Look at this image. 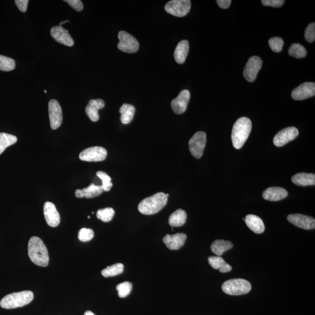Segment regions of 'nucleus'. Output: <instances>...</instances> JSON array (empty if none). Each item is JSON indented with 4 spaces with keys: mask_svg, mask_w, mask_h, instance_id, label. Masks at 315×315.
<instances>
[{
    "mask_svg": "<svg viewBox=\"0 0 315 315\" xmlns=\"http://www.w3.org/2000/svg\"><path fill=\"white\" fill-rule=\"evenodd\" d=\"M28 255L34 264L47 267L49 262L47 249L39 237L30 238L28 243Z\"/></svg>",
    "mask_w": 315,
    "mask_h": 315,
    "instance_id": "1",
    "label": "nucleus"
},
{
    "mask_svg": "<svg viewBox=\"0 0 315 315\" xmlns=\"http://www.w3.org/2000/svg\"><path fill=\"white\" fill-rule=\"evenodd\" d=\"M168 194L160 192L142 200L138 204L139 212L144 215H152L163 209L168 202Z\"/></svg>",
    "mask_w": 315,
    "mask_h": 315,
    "instance_id": "2",
    "label": "nucleus"
},
{
    "mask_svg": "<svg viewBox=\"0 0 315 315\" xmlns=\"http://www.w3.org/2000/svg\"><path fill=\"white\" fill-rule=\"evenodd\" d=\"M252 130V122L247 117L238 119L234 124L231 138L235 148L240 149L247 140Z\"/></svg>",
    "mask_w": 315,
    "mask_h": 315,
    "instance_id": "3",
    "label": "nucleus"
},
{
    "mask_svg": "<svg viewBox=\"0 0 315 315\" xmlns=\"http://www.w3.org/2000/svg\"><path fill=\"white\" fill-rule=\"evenodd\" d=\"M33 297V293L30 291L9 294L0 301V306L7 310L22 307L32 302Z\"/></svg>",
    "mask_w": 315,
    "mask_h": 315,
    "instance_id": "4",
    "label": "nucleus"
},
{
    "mask_svg": "<svg viewBox=\"0 0 315 315\" xmlns=\"http://www.w3.org/2000/svg\"><path fill=\"white\" fill-rule=\"evenodd\" d=\"M222 289L228 295L241 296L250 292L252 286L251 283L245 279H231L223 284Z\"/></svg>",
    "mask_w": 315,
    "mask_h": 315,
    "instance_id": "5",
    "label": "nucleus"
},
{
    "mask_svg": "<svg viewBox=\"0 0 315 315\" xmlns=\"http://www.w3.org/2000/svg\"><path fill=\"white\" fill-rule=\"evenodd\" d=\"M191 8V1L189 0H172L165 6V11L170 14L177 16H186Z\"/></svg>",
    "mask_w": 315,
    "mask_h": 315,
    "instance_id": "6",
    "label": "nucleus"
},
{
    "mask_svg": "<svg viewBox=\"0 0 315 315\" xmlns=\"http://www.w3.org/2000/svg\"><path fill=\"white\" fill-rule=\"evenodd\" d=\"M119 43L117 45L119 49L125 53H134L139 48V43L134 36L125 32L120 31L118 33Z\"/></svg>",
    "mask_w": 315,
    "mask_h": 315,
    "instance_id": "7",
    "label": "nucleus"
},
{
    "mask_svg": "<svg viewBox=\"0 0 315 315\" xmlns=\"http://www.w3.org/2000/svg\"><path fill=\"white\" fill-rule=\"evenodd\" d=\"M206 144V133L199 131L194 134L189 141V150L192 155L196 159L202 158Z\"/></svg>",
    "mask_w": 315,
    "mask_h": 315,
    "instance_id": "8",
    "label": "nucleus"
},
{
    "mask_svg": "<svg viewBox=\"0 0 315 315\" xmlns=\"http://www.w3.org/2000/svg\"><path fill=\"white\" fill-rule=\"evenodd\" d=\"M107 151L102 147H92L85 149L79 154V158L81 161L86 162H99L105 160Z\"/></svg>",
    "mask_w": 315,
    "mask_h": 315,
    "instance_id": "9",
    "label": "nucleus"
},
{
    "mask_svg": "<svg viewBox=\"0 0 315 315\" xmlns=\"http://www.w3.org/2000/svg\"><path fill=\"white\" fill-rule=\"evenodd\" d=\"M48 115L51 129H57L63 122V112L59 103L56 100L51 99L48 103Z\"/></svg>",
    "mask_w": 315,
    "mask_h": 315,
    "instance_id": "10",
    "label": "nucleus"
},
{
    "mask_svg": "<svg viewBox=\"0 0 315 315\" xmlns=\"http://www.w3.org/2000/svg\"><path fill=\"white\" fill-rule=\"evenodd\" d=\"M262 61L258 56H252L249 58L247 64H246L244 70V75L247 80L249 82H254L259 71L262 68Z\"/></svg>",
    "mask_w": 315,
    "mask_h": 315,
    "instance_id": "11",
    "label": "nucleus"
},
{
    "mask_svg": "<svg viewBox=\"0 0 315 315\" xmlns=\"http://www.w3.org/2000/svg\"><path fill=\"white\" fill-rule=\"evenodd\" d=\"M299 134V130L296 127H287L276 135L273 139V143L276 147H281L295 139Z\"/></svg>",
    "mask_w": 315,
    "mask_h": 315,
    "instance_id": "12",
    "label": "nucleus"
},
{
    "mask_svg": "<svg viewBox=\"0 0 315 315\" xmlns=\"http://www.w3.org/2000/svg\"><path fill=\"white\" fill-rule=\"evenodd\" d=\"M287 220L290 223L302 229L310 230H314L315 228V220L314 218L304 214H290L287 217Z\"/></svg>",
    "mask_w": 315,
    "mask_h": 315,
    "instance_id": "13",
    "label": "nucleus"
},
{
    "mask_svg": "<svg viewBox=\"0 0 315 315\" xmlns=\"http://www.w3.org/2000/svg\"><path fill=\"white\" fill-rule=\"evenodd\" d=\"M315 95L314 82H306L294 89L292 93V98L296 100H302L311 98Z\"/></svg>",
    "mask_w": 315,
    "mask_h": 315,
    "instance_id": "14",
    "label": "nucleus"
},
{
    "mask_svg": "<svg viewBox=\"0 0 315 315\" xmlns=\"http://www.w3.org/2000/svg\"><path fill=\"white\" fill-rule=\"evenodd\" d=\"M50 34L55 40L65 46L71 47L74 44V40L69 34L68 31L63 27L56 26L52 27Z\"/></svg>",
    "mask_w": 315,
    "mask_h": 315,
    "instance_id": "15",
    "label": "nucleus"
},
{
    "mask_svg": "<svg viewBox=\"0 0 315 315\" xmlns=\"http://www.w3.org/2000/svg\"><path fill=\"white\" fill-rule=\"evenodd\" d=\"M190 98L188 90H183L176 98L172 100L171 107L174 113L181 115L186 111Z\"/></svg>",
    "mask_w": 315,
    "mask_h": 315,
    "instance_id": "16",
    "label": "nucleus"
},
{
    "mask_svg": "<svg viewBox=\"0 0 315 315\" xmlns=\"http://www.w3.org/2000/svg\"><path fill=\"white\" fill-rule=\"evenodd\" d=\"M43 211L45 220L48 226L57 227L60 222V217L54 204L49 202L45 203Z\"/></svg>",
    "mask_w": 315,
    "mask_h": 315,
    "instance_id": "17",
    "label": "nucleus"
},
{
    "mask_svg": "<svg viewBox=\"0 0 315 315\" xmlns=\"http://www.w3.org/2000/svg\"><path fill=\"white\" fill-rule=\"evenodd\" d=\"M187 235L183 233L175 235H167L163 238L164 244L171 250H178L184 245Z\"/></svg>",
    "mask_w": 315,
    "mask_h": 315,
    "instance_id": "18",
    "label": "nucleus"
},
{
    "mask_svg": "<svg viewBox=\"0 0 315 315\" xmlns=\"http://www.w3.org/2000/svg\"><path fill=\"white\" fill-rule=\"evenodd\" d=\"M105 102L102 99H92L90 100L85 108V112L92 122H97L99 119L98 110L104 108Z\"/></svg>",
    "mask_w": 315,
    "mask_h": 315,
    "instance_id": "19",
    "label": "nucleus"
},
{
    "mask_svg": "<svg viewBox=\"0 0 315 315\" xmlns=\"http://www.w3.org/2000/svg\"><path fill=\"white\" fill-rule=\"evenodd\" d=\"M289 195L288 192L285 189L280 187H272L265 190L263 193V197L271 202H278L286 198Z\"/></svg>",
    "mask_w": 315,
    "mask_h": 315,
    "instance_id": "20",
    "label": "nucleus"
},
{
    "mask_svg": "<svg viewBox=\"0 0 315 315\" xmlns=\"http://www.w3.org/2000/svg\"><path fill=\"white\" fill-rule=\"evenodd\" d=\"M103 192V190L101 186L95 185L92 183L88 188L76 190L75 195L77 198L85 197L86 199H92L99 196Z\"/></svg>",
    "mask_w": 315,
    "mask_h": 315,
    "instance_id": "21",
    "label": "nucleus"
},
{
    "mask_svg": "<svg viewBox=\"0 0 315 315\" xmlns=\"http://www.w3.org/2000/svg\"><path fill=\"white\" fill-rule=\"evenodd\" d=\"M247 226L256 234H262L265 230L264 221L257 216L249 214L245 218Z\"/></svg>",
    "mask_w": 315,
    "mask_h": 315,
    "instance_id": "22",
    "label": "nucleus"
},
{
    "mask_svg": "<svg viewBox=\"0 0 315 315\" xmlns=\"http://www.w3.org/2000/svg\"><path fill=\"white\" fill-rule=\"evenodd\" d=\"M189 50L188 41L183 40L178 43L174 52V58L176 63L182 64L185 63Z\"/></svg>",
    "mask_w": 315,
    "mask_h": 315,
    "instance_id": "23",
    "label": "nucleus"
},
{
    "mask_svg": "<svg viewBox=\"0 0 315 315\" xmlns=\"http://www.w3.org/2000/svg\"><path fill=\"white\" fill-rule=\"evenodd\" d=\"M292 181L294 184L299 186H314L315 175L308 173H299L293 176Z\"/></svg>",
    "mask_w": 315,
    "mask_h": 315,
    "instance_id": "24",
    "label": "nucleus"
},
{
    "mask_svg": "<svg viewBox=\"0 0 315 315\" xmlns=\"http://www.w3.org/2000/svg\"><path fill=\"white\" fill-rule=\"evenodd\" d=\"M209 262L212 267L216 270H220L221 273H226L231 271L232 267L221 256H210L209 258Z\"/></svg>",
    "mask_w": 315,
    "mask_h": 315,
    "instance_id": "25",
    "label": "nucleus"
},
{
    "mask_svg": "<svg viewBox=\"0 0 315 315\" xmlns=\"http://www.w3.org/2000/svg\"><path fill=\"white\" fill-rule=\"evenodd\" d=\"M136 108L132 105L124 103L119 109L121 122L124 124L130 123L133 119Z\"/></svg>",
    "mask_w": 315,
    "mask_h": 315,
    "instance_id": "26",
    "label": "nucleus"
},
{
    "mask_svg": "<svg viewBox=\"0 0 315 315\" xmlns=\"http://www.w3.org/2000/svg\"><path fill=\"white\" fill-rule=\"evenodd\" d=\"M187 220V214L185 211L178 209L173 213L169 219V224L173 227H179L183 226Z\"/></svg>",
    "mask_w": 315,
    "mask_h": 315,
    "instance_id": "27",
    "label": "nucleus"
},
{
    "mask_svg": "<svg viewBox=\"0 0 315 315\" xmlns=\"http://www.w3.org/2000/svg\"><path fill=\"white\" fill-rule=\"evenodd\" d=\"M233 248V244L231 242L224 240H216L211 246L212 252L219 256Z\"/></svg>",
    "mask_w": 315,
    "mask_h": 315,
    "instance_id": "28",
    "label": "nucleus"
},
{
    "mask_svg": "<svg viewBox=\"0 0 315 315\" xmlns=\"http://www.w3.org/2000/svg\"><path fill=\"white\" fill-rule=\"evenodd\" d=\"M18 139L13 135L5 133H0V155L5 149L16 143Z\"/></svg>",
    "mask_w": 315,
    "mask_h": 315,
    "instance_id": "29",
    "label": "nucleus"
},
{
    "mask_svg": "<svg viewBox=\"0 0 315 315\" xmlns=\"http://www.w3.org/2000/svg\"><path fill=\"white\" fill-rule=\"evenodd\" d=\"M123 271V265L122 264H116L108 266V268L103 269L101 272V274L103 277H105V278H109V277H113L122 274Z\"/></svg>",
    "mask_w": 315,
    "mask_h": 315,
    "instance_id": "30",
    "label": "nucleus"
},
{
    "mask_svg": "<svg viewBox=\"0 0 315 315\" xmlns=\"http://www.w3.org/2000/svg\"><path fill=\"white\" fill-rule=\"evenodd\" d=\"M289 53L291 56L297 58H302L307 56V51L303 45L294 43L290 47Z\"/></svg>",
    "mask_w": 315,
    "mask_h": 315,
    "instance_id": "31",
    "label": "nucleus"
},
{
    "mask_svg": "<svg viewBox=\"0 0 315 315\" xmlns=\"http://www.w3.org/2000/svg\"><path fill=\"white\" fill-rule=\"evenodd\" d=\"M115 214V210L112 208H105L99 210L96 213V217L103 222L108 223L112 220Z\"/></svg>",
    "mask_w": 315,
    "mask_h": 315,
    "instance_id": "32",
    "label": "nucleus"
},
{
    "mask_svg": "<svg viewBox=\"0 0 315 315\" xmlns=\"http://www.w3.org/2000/svg\"><path fill=\"white\" fill-rule=\"evenodd\" d=\"M15 68V61L11 58L0 55V70L11 71Z\"/></svg>",
    "mask_w": 315,
    "mask_h": 315,
    "instance_id": "33",
    "label": "nucleus"
},
{
    "mask_svg": "<svg viewBox=\"0 0 315 315\" xmlns=\"http://www.w3.org/2000/svg\"><path fill=\"white\" fill-rule=\"evenodd\" d=\"M96 175L102 182V188L103 192H109L113 186L112 179L106 173L102 171L96 172Z\"/></svg>",
    "mask_w": 315,
    "mask_h": 315,
    "instance_id": "34",
    "label": "nucleus"
},
{
    "mask_svg": "<svg viewBox=\"0 0 315 315\" xmlns=\"http://www.w3.org/2000/svg\"><path fill=\"white\" fill-rule=\"evenodd\" d=\"M132 288V284L129 282L120 283L116 287V290L118 292V296L120 298H125L129 296Z\"/></svg>",
    "mask_w": 315,
    "mask_h": 315,
    "instance_id": "35",
    "label": "nucleus"
},
{
    "mask_svg": "<svg viewBox=\"0 0 315 315\" xmlns=\"http://www.w3.org/2000/svg\"><path fill=\"white\" fill-rule=\"evenodd\" d=\"M269 44L273 51L279 53L283 49L284 40L281 37H274L269 40Z\"/></svg>",
    "mask_w": 315,
    "mask_h": 315,
    "instance_id": "36",
    "label": "nucleus"
},
{
    "mask_svg": "<svg viewBox=\"0 0 315 315\" xmlns=\"http://www.w3.org/2000/svg\"><path fill=\"white\" fill-rule=\"evenodd\" d=\"M94 237L93 231L89 228H82L78 233L79 240L81 242H88Z\"/></svg>",
    "mask_w": 315,
    "mask_h": 315,
    "instance_id": "37",
    "label": "nucleus"
},
{
    "mask_svg": "<svg viewBox=\"0 0 315 315\" xmlns=\"http://www.w3.org/2000/svg\"><path fill=\"white\" fill-rule=\"evenodd\" d=\"M305 38L308 42L312 43L315 39V23H311L308 25L305 32Z\"/></svg>",
    "mask_w": 315,
    "mask_h": 315,
    "instance_id": "38",
    "label": "nucleus"
},
{
    "mask_svg": "<svg viewBox=\"0 0 315 315\" xmlns=\"http://www.w3.org/2000/svg\"><path fill=\"white\" fill-rule=\"evenodd\" d=\"M64 1L67 2L71 7L74 9L75 11H81L84 8V5L80 0H65Z\"/></svg>",
    "mask_w": 315,
    "mask_h": 315,
    "instance_id": "39",
    "label": "nucleus"
},
{
    "mask_svg": "<svg viewBox=\"0 0 315 315\" xmlns=\"http://www.w3.org/2000/svg\"><path fill=\"white\" fill-rule=\"evenodd\" d=\"M285 2L283 0H262V4L264 5L276 8L280 7Z\"/></svg>",
    "mask_w": 315,
    "mask_h": 315,
    "instance_id": "40",
    "label": "nucleus"
},
{
    "mask_svg": "<svg viewBox=\"0 0 315 315\" xmlns=\"http://www.w3.org/2000/svg\"><path fill=\"white\" fill-rule=\"evenodd\" d=\"M15 2L20 11L25 12L27 11V4H28L29 2L28 0H16Z\"/></svg>",
    "mask_w": 315,
    "mask_h": 315,
    "instance_id": "41",
    "label": "nucleus"
},
{
    "mask_svg": "<svg viewBox=\"0 0 315 315\" xmlns=\"http://www.w3.org/2000/svg\"><path fill=\"white\" fill-rule=\"evenodd\" d=\"M218 5L223 9H227L231 5V0H217Z\"/></svg>",
    "mask_w": 315,
    "mask_h": 315,
    "instance_id": "42",
    "label": "nucleus"
},
{
    "mask_svg": "<svg viewBox=\"0 0 315 315\" xmlns=\"http://www.w3.org/2000/svg\"><path fill=\"white\" fill-rule=\"evenodd\" d=\"M84 315H96L93 314L92 312L88 311L85 312Z\"/></svg>",
    "mask_w": 315,
    "mask_h": 315,
    "instance_id": "43",
    "label": "nucleus"
},
{
    "mask_svg": "<svg viewBox=\"0 0 315 315\" xmlns=\"http://www.w3.org/2000/svg\"><path fill=\"white\" fill-rule=\"evenodd\" d=\"M69 22V20H65V21H64V22H60L59 26H61L62 25H63V24H64L65 23H67V22Z\"/></svg>",
    "mask_w": 315,
    "mask_h": 315,
    "instance_id": "44",
    "label": "nucleus"
}]
</instances>
